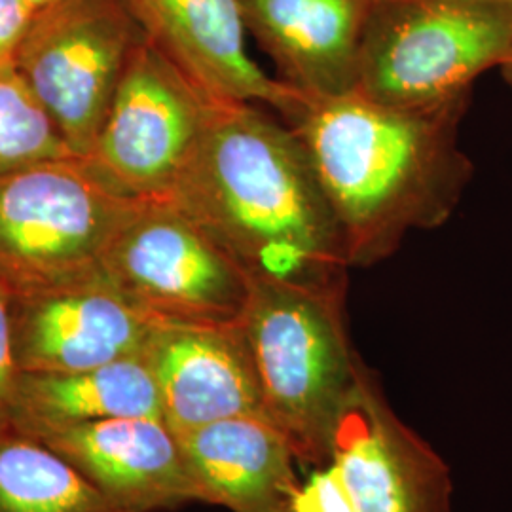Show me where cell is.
<instances>
[{
    "label": "cell",
    "instance_id": "obj_1",
    "mask_svg": "<svg viewBox=\"0 0 512 512\" xmlns=\"http://www.w3.org/2000/svg\"><path fill=\"white\" fill-rule=\"evenodd\" d=\"M169 200L249 279L346 285L338 222L300 137L275 110L217 103Z\"/></svg>",
    "mask_w": 512,
    "mask_h": 512
},
{
    "label": "cell",
    "instance_id": "obj_2",
    "mask_svg": "<svg viewBox=\"0 0 512 512\" xmlns=\"http://www.w3.org/2000/svg\"><path fill=\"white\" fill-rule=\"evenodd\" d=\"M463 110L395 107L355 90L283 118L310 156L349 268L374 266L410 232L452 217L473 173L458 143Z\"/></svg>",
    "mask_w": 512,
    "mask_h": 512
},
{
    "label": "cell",
    "instance_id": "obj_3",
    "mask_svg": "<svg viewBox=\"0 0 512 512\" xmlns=\"http://www.w3.org/2000/svg\"><path fill=\"white\" fill-rule=\"evenodd\" d=\"M249 281L238 327L255 366L262 414L289 440L298 463L325 467L363 366L344 325L346 285Z\"/></svg>",
    "mask_w": 512,
    "mask_h": 512
},
{
    "label": "cell",
    "instance_id": "obj_4",
    "mask_svg": "<svg viewBox=\"0 0 512 512\" xmlns=\"http://www.w3.org/2000/svg\"><path fill=\"white\" fill-rule=\"evenodd\" d=\"M512 54V0H372L357 92L406 109L467 103Z\"/></svg>",
    "mask_w": 512,
    "mask_h": 512
},
{
    "label": "cell",
    "instance_id": "obj_5",
    "mask_svg": "<svg viewBox=\"0 0 512 512\" xmlns=\"http://www.w3.org/2000/svg\"><path fill=\"white\" fill-rule=\"evenodd\" d=\"M139 202L76 156L0 175V277L23 289L92 272Z\"/></svg>",
    "mask_w": 512,
    "mask_h": 512
},
{
    "label": "cell",
    "instance_id": "obj_6",
    "mask_svg": "<svg viewBox=\"0 0 512 512\" xmlns=\"http://www.w3.org/2000/svg\"><path fill=\"white\" fill-rule=\"evenodd\" d=\"M99 270L152 319L181 325H236L251 283L171 200L137 203L110 239Z\"/></svg>",
    "mask_w": 512,
    "mask_h": 512
},
{
    "label": "cell",
    "instance_id": "obj_7",
    "mask_svg": "<svg viewBox=\"0 0 512 512\" xmlns=\"http://www.w3.org/2000/svg\"><path fill=\"white\" fill-rule=\"evenodd\" d=\"M145 33L126 0L38 8L14 65L74 156L86 158Z\"/></svg>",
    "mask_w": 512,
    "mask_h": 512
},
{
    "label": "cell",
    "instance_id": "obj_8",
    "mask_svg": "<svg viewBox=\"0 0 512 512\" xmlns=\"http://www.w3.org/2000/svg\"><path fill=\"white\" fill-rule=\"evenodd\" d=\"M217 103L145 38L82 160L126 198L169 200Z\"/></svg>",
    "mask_w": 512,
    "mask_h": 512
},
{
    "label": "cell",
    "instance_id": "obj_9",
    "mask_svg": "<svg viewBox=\"0 0 512 512\" xmlns=\"http://www.w3.org/2000/svg\"><path fill=\"white\" fill-rule=\"evenodd\" d=\"M160 323L99 268L12 289L14 353L21 374H63L145 353Z\"/></svg>",
    "mask_w": 512,
    "mask_h": 512
},
{
    "label": "cell",
    "instance_id": "obj_10",
    "mask_svg": "<svg viewBox=\"0 0 512 512\" xmlns=\"http://www.w3.org/2000/svg\"><path fill=\"white\" fill-rule=\"evenodd\" d=\"M330 467L353 512H446V469L385 403L361 366L340 416Z\"/></svg>",
    "mask_w": 512,
    "mask_h": 512
},
{
    "label": "cell",
    "instance_id": "obj_11",
    "mask_svg": "<svg viewBox=\"0 0 512 512\" xmlns=\"http://www.w3.org/2000/svg\"><path fill=\"white\" fill-rule=\"evenodd\" d=\"M145 38L219 103L291 116L306 99L266 73L247 48L239 0H126Z\"/></svg>",
    "mask_w": 512,
    "mask_h": 512
},
{
    "label": "cell",
    "instance_id": "obj_12",
    "mask_svg": "<svg viewBox=\"0 0 512 512\" xmlns=\"http://www.w3.org/2000/svg\"><path fill=\"white\" fill-rule=\"evenodd\" d=\"M69 461L120 512L198 501L181 442L158 418H118L25 433Z\"/></svg>",
    "mask_w": 512,
    "mask_h": 512
},
{
    "label": "cell",
    "instance_id": "obj_13",
    "mask_svg": "<svg viewBox=\"0 0 512 512\" xmlns=\"http://www.w3.org/2000/svg\"><path fill=\"white\" fill-rule=\"evenodd\" d=\"M372 0H239L275 78L306 101L355 92Z\"/></svg>",
    "mask_w": 512,
    "mask_h": 512
},
{
    "label": "cell",
    "instance_id": "obj_14",
    "mask_svg": "<svg viewBox=\"0 0 512 512\" xmlns=\"http://www.w3.org/2000/svg\"><path fill=\"white\" fill-rule=\"evenodd\" d=\"M145 357L158 384L162 416L175 435L228 418L264 416L238 323H160Z\"/></svg>",
    "mask_w": 512,
    "mask_h": 512
},
{
    "label": "cell",
    "instance_id": "obj_15",
    "mask_svg": "<svg viewBox=\"0 0 512 512\" xmlns=\"http://www.w3.org/2000/svg\"><path fill=\"white\" fill-rule=\"evenodd\" d=\"M177 439L198 501L232 512H294L296 456L264 416L215 421Z\"/></svg>",
    "mask_w": 512,
    "mask_h": 512
},
{
    "label": "cell",
    "instance_id": "obj_16",
    "mask_svg": "<svg viewBox=\"0 0 512 512\" xmlns=\"http://www.w3.org/2000/svg\"><path fill=\"white\" fill-rule=\"evenodd\" d=\"M118 418L164 420L145 353L78 372L19 376L14 427L21 433Z\"/></svg>",
    "mask_w": 512,
    "mask_h": 512
},
{
    "label": "cell",
    "instance_id": "obj_17",
    "mask_svg": "<svg viewBox=\"0 0 512 512\" xmlns=\"http://www.w3.org/2000/svg\"><path fill=\"white\" fill-rule=\"evenodd\" d=\"M0 512H120L52 448L16 427L0 433Z\"/></svg>",
    "mask_w": 512,
    "mask_h": 512
},
{
    "label": "cell",
    "instance_id": "obj_18",
    "mask_svg": "<svg viewBox=\"0 0 512 512\" xmlns=\"http://www.w3.org/2000/svg\"><path fill=\"white\" fill-rule=\"evenodd\" d=\"M71 156L73 150L27 88L16 65L0 67V175Z\"/></svg>",
    "mask_w": 512,
    "mask_h": 512
},
{
    "label": "cell",
    "instance_id": "obj_19",
    "mask_svg": "<svg viewBox=\"0 0 512 512\" xmlns=\"http://www.w3.org/2000/svg\"><path fill=\"white\" fill-rule=\"evenodd\" d=\"M19 376L12 334V287L0 277V433L14 427Z\"/></svg>",
    "mask_w": 512,
    "mask_h": 512
},
{
    "label": "cell",
    "instance_id": "obj_20",
    "mask_svg": "<svg viewBox=\"0 0 512 512\" xmlns=\"http://www.w3.org/2000/svg\"><path fill=\"white\" fill-rule=\"evenodd\" d=\"M294 512H353L348 495L330 465L313 469L308 480L300 484Z\"/></svg>",
    "mask_w": 512,
    "mask_h": 512
},
{
    "label": "cell",
    "instance_id": "obj_21",
    "mask_svg": "<svg viewBox=\"0 0 512 512\" xmlns=\"http://www.w3.org/2000/svg\"><path fill=\"white\" fill-rule=\"evenodd\" d=\"M37 8L29 0H0V67L14 65Z\"/></svg>",
    "mask_w": 512,
    "mask_h": 512
},
{
    "label": "cell",
    "instance_id": "obj_22",
    "mask_svg": "<svg viewBox=\"0 0 512 512\" xmlns=\"http://www.w3.org/2000/svg\"><path fill=\"white\" fill-rule=\"evenodd\" d=\"M501 71V74H503V78H505V82L509 84L512 88V54L507 61H505V65L499 69Z\"/></svg>",
    "mask_w": 512,
    "mask_h": 512
},
{
    "label": "cell",
    "instance_id": "obj_23",
    "mask_svg": "<svg viewBox=\"0 0 512 512\" xmlns=\"http://www.w3.org/2000/svg\"><path fill=\"white\" fill-rule=\"evenodd\" d=\"M35 8H42V6H46V4H50V2H55V0H29Z\"/></svg>",
    "mask_w": 512,
    "mask_h": 512
}]
</instances>
